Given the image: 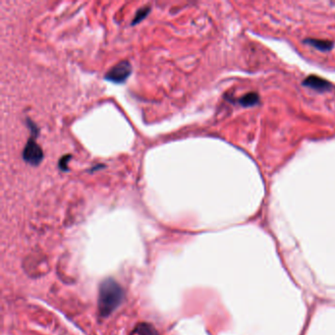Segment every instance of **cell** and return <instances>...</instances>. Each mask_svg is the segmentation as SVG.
Wrapping results in <instances>:
<instances>
[{
    "mask_svg": "<svg viewBox=\"0 0 335 335\" xmlns=\"http://www.w3.org/2000/svg\"><path fill=\"white\" fill-rule=\"evenodd\" d=\"M124 293L120 285L113 279L103 281L99 288L98 308L101 315L107 316L121 304Z\"/></svg>",
    "mask_w": 335,
    "mask_h": 335,
    "instance_id": "1",
    "label": "cell"
},
{
    "mask_svg": "<svg viewBox=\"0 0 335 335\" xmlns=\"http://www.w3.org/2000/svg\"><path fill=\"white\" fill-rule=\"evenodd\" d=\"M23 158L25 161L34 166H37L42 162L44 158V152L34 138H30L26 144L23 151Z\"/></svg>",
    "mask_w": 335,
    "mask_h": 335,
    "instance_id": "2",
    "label": "cell"
},
{
    "mask_svg": "<svg viewBox=\"0 0 335 335\" xmlns=\"http://www.w3.org/2000/svg\"><path fill=\"white\" fill-rule=\"evenodd\" d=\"M132 74V66L128 61H122L116 64L106 73L105 80L115 84L124 83Z\"/></svg>",
    "mask_w": 335,
    "mask_h": 335,
    "instance_id": "3",
    "label": "cell"
},
{
    "mask_svg": "<svg viewBox=\"0 0 335 335\" xmlns=\"http://www.w3.org/2000/svg\"><path fill=\"white\" fill-rule=\"evenodd\" d=\"M302 85L305 87L315 89L317 91H325V90L332 89V85L328 81L324 80L321 77L314 76V75L307 77L305 81L302 83Z\"/></svg>",
    "mask_w": 335,
    "mask_h": 335,
    "instance_id": "4",
    "label": "cell"
},
{
    "mask_svg": "<svg viewBox=\"0 0 335 335\" xmlns=\"http://www.w3.org/2000/svg\"><path fill=\"white\" fill-rule=\"evenodd\" d=\"M306 44L312 45L314 48L321 50V51H327L330 50L333 46V43L330 41H325V40H317V39H307L305 41Z\"/></svg>",
    "mask_w": 335,
    "mask_h": 335,
    "instance_id": "5",
    "label": "cell"
},
{
    "mask_svg": "<svg viewBox=\"0 0 335 335\" xmlns=\"http://www.w3.org/2000/svg\"><path fill=\"white\" fill-rule=\"evenodd\" d=\"M260 101V96L257 92H248L239 99V103L245 107H250L258 104Z\"/></svg>",
    "mask_w": 335,
    "mask_h": 335,
    "instance_id": "6",
    "label": "cell"
},
{
    "mask_svg": "<svg viewBox=\"0 0 335 335\" xmlns=\"http://www.w3.org/2000/svg\"><path fill=\"white\" fill-rule=\"evenodd\" d=\"M150 11H151V7H144V8H141L140 10H138V12L136 13V16H135L134 21L132 22V25H136V24L141 22L142 20H144L146 18V16L149 14Z\"/></svg>",
    "mask_w": 335,
    "mask_h": 335,
    "instance_id": "7",
    "label": "cell"
},
{
    "mask_svg": "<svg viewBox=\"0 0 335 335\" xmlns=\"http://www.w3.org/2000/svg\"><path fill=\"white\" fill-rule=\"evenodd\" d=\"M71 157H72L71 156H66V157H63L60 159V161H59V167H60V169H62L64 171L68 170L67 162L71 159Z\"/></svg>",
    "mask_w": 335,
    "mask_h": 335,
    "instance_id": "8",
    "label": "cell"
}]
</instances>
